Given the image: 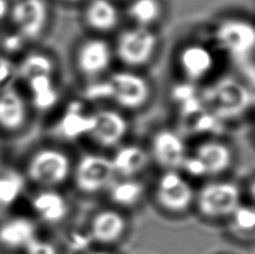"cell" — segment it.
<instances>
[{
  "label": "cell",
  "instance_id": "obj_1",
  "mask_svg": "<svg viewBox=\"0 0 255 254\" xmlns=\"http://www.w3.org/2000/svg\"><path fill=\"white\" fill-rule=\"evenodd\" d=\"M199 97L205 109L218 121L236 119L253 103L251 90L241 81L229 76L209 84Z\"/></svg>",
  "mask_w": 255,
  "mask_h": 254
},
{
  "label": "cell",
  "instance_id": "obj_2",
  "mask_svg": "<svg viewBox=\"0 0 255 254\" xmlns=\"http://www.w3.org/2000/svg\"><path fill=\"white\" fill-rule=\"evenodd\" d=\"M70 169V159L65 153L56 149H43L31 157L27 172L34 183L53 187L65 181Z\"/></svg>",
  "mask_w": 255,
  "mask_h": 254
},
{
  "label": "cell",
  "instance_id": "obj_3",
  "mask_svg": "<svg viewBox=\"0 0 255 254\" xmlns=\"http://www.w3.org/2000/svg\"><path fill=\"white\" fill-rule=\"evenodd\" d=\"M157 47V37L145 27L136 26L122 33L117 42L118 57L128 66L147 64Z\"/></svg>",
  "mask_w": 255,
  "mask_h": 254
},
{
  "label": "cell",
  "instance_id": "obj_4",
  "mask_svg": "<svg viewBox=\"0 0 255 254\" xmlns=\"http://www.w3.org/2000/svg\"><path fill=\"white\" fill-rule=\"evenodd\" d=\"M198 210L204 216L218 219L232 215L240 206V190L231 183H211L200 190Z\"/></svg>",
  "mask_w": 255,
  "mask_h": 254
},
{
  "label": "cell",
  "instance_id": "obj_5",
  "mask_svg": "<svg viewBox=\"0 0 255 254\" xmlns=\"http://www.w3.org/2000/svg\"><path fill=\"white\" fill-rule=\"evenodd\" d=\"M214 35L218 46L231 56L244 58L253 52L255 30L248 21L227 19L217 26Z\"/></svg>",
  "mask_w": 255,
  "mask_h": 254
},
{
  "label": "cell",
  "instance_id": "obj_6",
  "mask_svg": "<svg viewBox=\"0 0 255 254\" xmlns=\"http://www.w3.org/2000/svg\"><path fill=\"white\" fill-rule=\"evenodd\" d=\"M111 100L126 109H138L148 101L150 88L142 76L131 72H117L108 79Z\"/></svg>",
  "mask_w": 255,
  "mask_h": 254
},
{
  "label": "cell",
  "instance_id": "obj_7",
  "mask_svg": "<svg viewBox=\"0 0 255 254\" xmlns=\"http://www.w3.org/2000/svg\"><path fill=\"white\" fill-rule=\"evenodd\" d=\"M116 171L106 157L88 155L82 158L75 171V183L83 193L100 192L111 184Z\"/></svg>",
  "mask_w": 255,
  "mask_h": 254
},
{
  "label": "cell",
  "instance_id": "obj_8",
  "mask_svg": "<svg viewBox=\"0 0 255 254\" xmlns=\"http://www.w3.org/2000/svg\"><path fill=\"white\" fill-rule=\"evenodd\" d=\"M194 193L189 184L175 170H167L157 186V201L171 213L187 211L193 203Z\"/></svg>",
  "mask_w": 255,
  "mask_h": 254
},
{
  "label": "cell",
  "instance_id": "obj_9",
  "mask_svg": "<svg viewBox=\"0 0 255 254\" xmlns=\"http://www.w3.org/2000/svg\"><path fill=\"white\" fill-rule=\"evenodd\" d=\"M47 18V4L44 0H19L11 9L12 22L22 38L38 37Z\"/></svg>",
  "mask_w": 255,
  "mask_h": 254
},
{
  "label": "cell",
  "instance_id": "obj_10",
  "mask_svg": "<svg viewBox=\"0 0 255 254\" xmlns=\"http://www.w3.org/2000/svg\"><path fill=\"white\" fill-rule=\"evenodd\" d=\"M111 48L102 39H90L77 52V67L82 74L94 78L107 71L111 63Z\"/></svg>",
  "mask_w": 255,
  "mask_h": 254
},
{
  "label": "cell",
  "instance_id": "obj_11",
  "mask_svg": "<svg viewBox=\"0 0 255 254\" xmlns=\"http://www.w3.org/2000/svg\"><path fill=\"white\" fill-rule=\"evenodd\" d=\"M94 116V126L90 135L103 147L119 143L128 131V122L119 112L101 110Z\"/></svg>",
  "mask_w": 255,
  "mask_h": 254
},
{
  "label": "cell",
  "instance_id": "obj_12",
  "mask_svg": "<svg viewBox=\"0 0 255 254\" xmlns=\"http://www.w3.org/2000/svg\"><path fill=\"white\" fill-rule=\"evenodd\" d=\"M152 153L156 161L167 170L183 166L186 153L183 140L169 130L159 131L152 140Z\"/></svg>",
  "mask_w": 255,
  "mask_h": 254
},
{
  "label": "cell",
  "instance_id": "obj_13",
  "mask_svg": "<svg viewBox=\"0 0 255 254\" xmlns=\"http://www.w3.org/2000/svg\"><path fill=\"white\" fill-rule=\"evenodd\" d=\"M181 71L188 81H198L206 76L214 66L212 52L202 44H189L179 53Z\"/></svg>",
  "mask_w": 255,
  "mask_h": 254
},
{
  "label": "cell",
  "instance_id": "obj_14",
  "mask_svg": "<svg viewBox=\"0 0 255 254\" xmlns=\"http://www.w3.org/2000/svg\"><path fill=\"white\" fill-rule=\"evenodd\" d=\"M94 126V116L84 112L79 101H73L66 107L65 112L57 124V133L65 139H76L90 134Z\"/></svg>",
  "mask_w": 255,
  "mask_h": 254
},
{
  "label": "cell",
  "instance_id": "obj_15",
  "mask_svg": "<svg viewBox=\"0 0 255 254\" xmlns=\"http://www.w3.org/2000/svg\"><path fill=\"white\" fill-rule=\"evenodd\" d=\"M27 118L26 103L16 90L6 89L0 92V129L8 132L19 130Z\"/></svg>",
  "mask_w": 255,
  "mask_h": 254
},
{
  "label": "cell",
  "instance_id": "obj_16",
  "mask_svg": "<svg viewBox=\"0 0 255 254\" xmlns=\"http://www.w3.org/2000/svg\"><path fill=\"white\" fill-rule=\"evenodd\" d=\"M127 228L124 216L115 211H102L98 213L91 223V234L100 243H115Z\"/></svg>",
  "mask_w": 255,
  "mask_h": 254
},
{
  "label": "cell",
  "instance_id": "obj_17",
  "mask_svg": "<svg viewBox=\"0 0 255 254\" xmlns=\"http://www.w3.org/2000/svg\"><path fill=\"white\" fill-rule=\"evenodd\" d=\"M195 156L202 162L205 174L218 175L229 168L232 162V152L226 144L220 141H207L199 144Z\"/></svg>",
  "mask_w": 255,
  "mask_h": 254
},
{
  "label": "cell",
  "instance_id": "obj_18",
  "mask_svg": "<svg viewBox=\"0 0 255 254\" xmlns=\"http://www.w3.org/2000/svg\"><path fill=\"white\" fill-rule=\"evenodd\" d=\"M35 238V225L25 217H16L0 225V244L8 249H25Z\"/></svg>",
  "mask_w": 255,
  "mask_h": 254
},
{
  "label": "cell",
  "instance_id": "obj_19",
  "mask_svg": "<svg viewBox=\"0 0 255 254\" xmlns=\"http://www.w3.org/2000/svg\"><path fill=\"white\" fill-rule=\"evenodd\" d=\"M85 20L95 30L110 31L119 22V12L110 0H92L86 8Z\"/></svg>",
  "mask_w": 255,
  "mask_h": 254
},
{
  "label": "cell",
  "instance_id": "obj_20",
  "mask_svg": "<svg viewBox=\"0 0 255 254\" xmlns=\"http://www.w3.org/2000/svg\"><path fill=\"white\" fill-rule=\"evenodd\" d=\"M111 162L116 172H119L125 177H131L147 166L148 155L142 148L126 146L117 151Z\"/></svg>",
  "mask_w": 255,
  "mask_h": 254
},
{
  "label": "cell",
  "instance_id": "obj_21",
  "mask_svg": "<svg viewBox=\"0 0 255 254\" xmlns=\"http://www.w3.org/2000/svg\"><path fill=\"white\" fill-rule=\"evenodd\" d=\"M34 210L46 222L56 223L62 221L67 213V204L62 195L45 190L39 193L33 201Z\"/></svg>",
  "mask_w": 255,
  "mask_h": 254
},
{
  "label": "cell",
  "instance_id": "obj_22",
  "mask_svg": "<svg viewBox=\"0 0 255 254\" xmlns=\"http://www.w3.org/2000/svg\"><path fill=\"white\" fill-rule=\"evenodd\" d=\"M27 83L29 85L33 103L36 108L46 110L56 103L58 94L53 84L52 75L36 76L27 81Z\"/></svg>",
  "mask_w": 255,
  "mask_h": 254
},
{
  "label": "cell",
  "instance_id": "obj_23",
  "mask_svg": "<svg viewBox=\"0 0 255 254\" xmlns=\"http://www.w3.org/2000/svg\"><path fill=\"white\" fill-rule=\"evenodd\" d=\"M162 7L159 0H133L128 9V15L140 27L152 25L161 16Z\"/></svg>",
  "mask_w": 255,
  "mask_h": 254
},
{
  "label": "cell",
  "instance_id": "obj_24",
  "mask_svg": "<svg viewBox=\"0 0 255 254\" xmlns=\"http://www.w3.org/2000/svg\"><path fill=\"white\" fill-rule=\"evenodd\" d=\"M143 186L135 180L125 179L111 187L112 201L122 206H133L140 201Z\"/></svg>",
  "mask_w": 255,
  "mask_h": 254
},
{
  "label": "cell",
  "instance_id": "obj_25",
  "mask_svg": "<svg viewBox=\"0 0 255 254\" xmlns=\"http://www.w3.org/2000/svg\"><path fill=\"white\" fill-rule=\"evenodd\" d=\"M54 70L53 61L43 53H31L25 57L20 65V74L26 81L36 76L52 75Z\"/></svg>",
  "mask_w": 255,
  "mask_h": 254
},
{
  "label": "cell",
  "instance_id": "obj_26",
  "mask_svg": "<svg viewBox=\"0 0 255 254\" xmlns=\"http://www.w3.org/2000/svg\"><path fill=\"white\" fill-rule=\"evenodd\" d=\"M20 179L15 175L0 176V206L13 202L20 189Z\"/></svg>",
  "mask_w": 255,
  "mask_h": 254
},
{
  "label": "cell",
  "instance_id": "obj_27",
  "mask_svg": "<svg viewBox=\"0 0 255 254\" xmlns=\"http://www.w3.org/2000/svg\"><path fill=\"white\" fill-rule=\"evenodd\" d=\"M232 215H233L234 225L239 230L243 231V232H250L253 230L255 224V214L252 208L239 206Z\"/></svg>",
  "mask_w": 255,
  "mask_h": 254
},
{
  "label": "cell",
  "instance_id": "obj_28",
  "mask_svg": "<svg viewBox=\"0 0 255 254\" xmlns=\"http://www.w3.org/2000/svg\"><path fill=\"white\" fill-rule=\"evenodd\" d=\"M85 98L91 101H101V100H111V88L109 81H100L90 84L85 89Z\"/></svg>",
  "mask_w": 255,
  "mask_h": 254
},
{
  "label": "cell",
  "instance_id": "obj_29",
  "mask_svg": "<svg viewBox=\"0 0 255 254\" xmlns=\"http://www.w3.org/2000/svg\"><path fill=\"white\" fill-rule=\"evenodd\" d=\"M197 95L195 86L190 83H180L175 85L171 90V98L178 104L183 103L186 100Z\"/></svg>",
  "mask_w": 255,
  "mask_h": 254
},
{
  "label": "cell",
  "instance_id": "obj_30",
  "mask_svg": "<svg viewBox=\"0 0 255 254\" xmlns=\"http://www.w3.org/2000/svg\"><path fill=\"white\" fill-rule=\"evenodd\" d=\"M26 254H57L56 248L52 243L34 239L25 247Z\"/></svg>",
  "mask_w": 255,
  "mask_h": 254
},
{
  "label": "cell",
  "instance_id": "obj_31",
  "mask_svg": "<svg viewBox=\"0 0 255 254\" xmlns=\"http://www.w3.org/2000/svg\"><path fill=\"white\" fill-rule=\"evenodd\" d=\"M22 38L19 34H17L16 36H11V37H9L6 42V46L11 49V51H16V49L19 48L21 46V43H22Z\"/></svg>",
  "mask_w": 255,
  "mask_h": 254
},
{
  "label": "cell",
  "instance_id": "obj_32",
  "mask_svg": "<svg viewBox=\"0 0 255 254\" xmlns=\"http://www.w3.org/2000/svg\"><path fill=\"white\" fill-rule=\"evenodd\" d=\"M8 11V2L7 0H0V19L4 17Z\"/></svg>",
  "mask_w": 255,
  "mask_h": 254
},
{
  "label": "cell",
  "instance_id": "obj_33",
  "mask_svg": "<svg viewBox=\"0 0 255 254\" xmlns=\"http://www.w3.org/2000/svg\"><path fill=\"white\" fill-rule=\"evenodd\" d=\"M91 254H110V253H107V252H94V253H91Z\"/></svg>",
  "mask_w": 255,
  "mask_h": 254
},
{
  "label": "cell",
  "instance_id": "obj_34",
  "mask_svg": "<svg viewBox=\"0 0 255 254\" xmlns=\"http://www.w3.org/2000/svg\"><path fill=\"white\" fill-rule=\"evenodd\" d=\"M65 1H80V0H65Z\"/></svg>",
  "mask_w": 255,
  "mask_h": 254
}]
</instances>
